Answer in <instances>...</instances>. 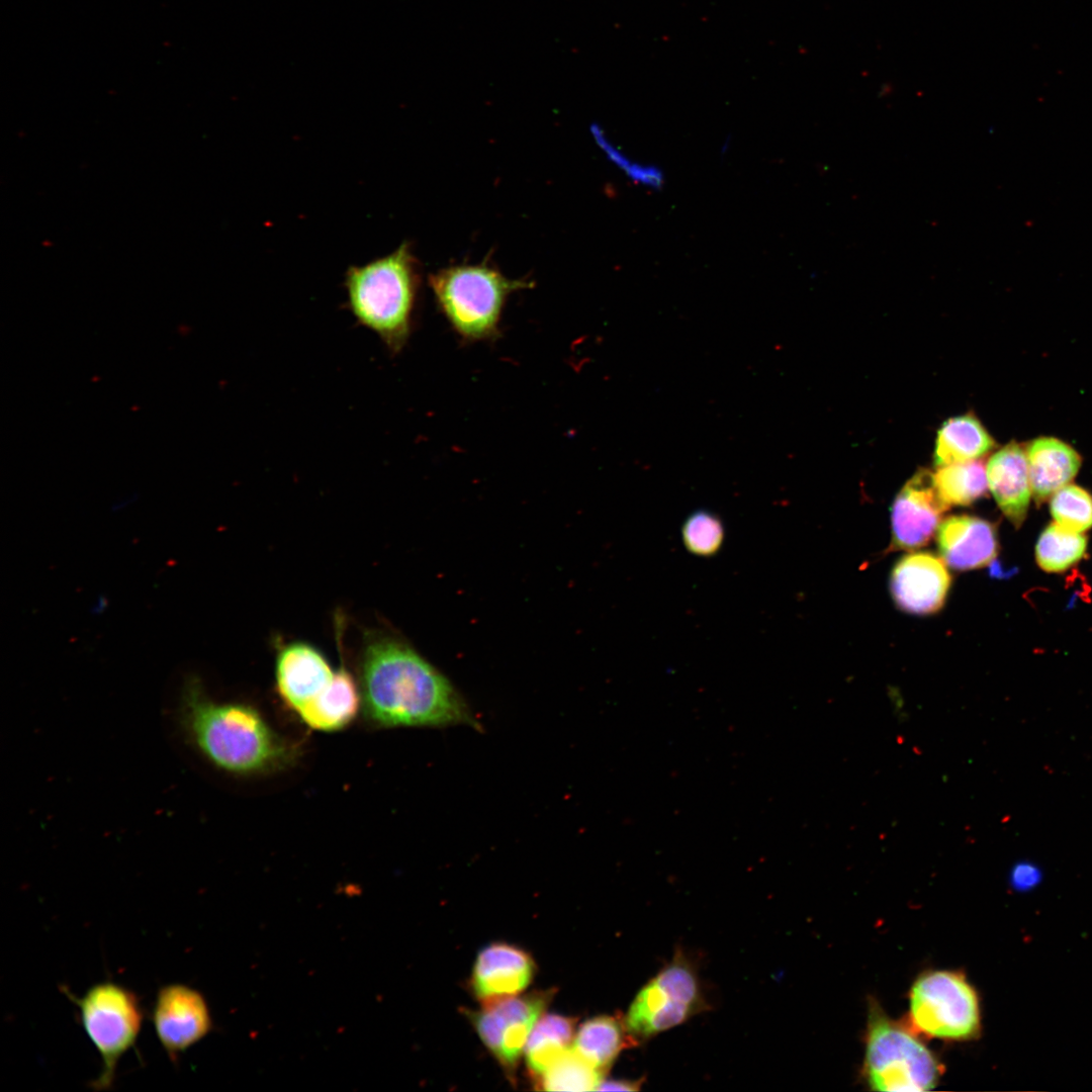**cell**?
Listing matches in <instances>:
<instances>
[{"mask_svg": "<svg viewBox=\"0 0 1092 1092\" xmlns=\"http://www.w3.org/2000/svg\"><path fill=\"white\" fill-rule=\"evenodd\" d=\"M359 687L362 712L374 726L480 727L451 681L394 634L373 631L366 635Z\"/></svg>", "mask_w": 1092, "mask_h": 1092, "instance_id": "1", "label": "cell"}, {"mask_svg": "<svg viewBox=\"0 0 1092 1092\" xmlns=\"http://www.w3.org/2000/svg\"><path fill=\"white\" fill-rule=\"evenodd\" d=\"M178 719L190 744L213 766L232 775L276 771L298 756L297 745L279 735L256 709L214 702L194 679L184 688Z\"/></svg>", "mask_w": 1092, "mask_h": 1092, "instance_id": "2", "label": "cell"}, {"mask_svg": "<svg viewBox=\"0 0 1092 1092\" xmlns=\"http://www.w3.org/2000/svg\"><path fill=\"white\" fill-rule=\"evenodd\" d=\"M417 261L407 243L345 275L348 307L395 355L405 346L419 289Z\"/></svg>", "mask_w": 1092, "mask_h": 1092, "instance_id": "3", "label": "cell"}, {"mask_svg": "<svg viewBox=\"0 0 1092 1092\" xmlns=\"http://www.w3.org/2000/svg\"><path fill=\"white\" fill-rule=\"evenodd\" d=\"M863 1071L872 1090L917 1092L933 1089L943 1067L914 1030L888 1017L873 1002L868 1016Z\"/></svg>", "mask_w": 1092, "mask_h": 1092, "instance_id": "4", "label": "cell"}, {"mask_svg": "<svg viewBox=\"0 0 1092 1092\" xmlns=\"http://www.w3.org/2000/svg\"><path fill=\"white\" fill-rule=\"evenodd\" d=\"M429 280L438 305L455 332L467 341L493 338L508 295L531 286L486 265L445 268Z\"/></svg>", "mask_w": 1092, "mask_h": 1092, "instance_id": "5", "label": "cell"}, {"mask_svg": "<svg viewBox=\"0 0 1092 1092\" xmlns=\"http://www.w3.org/2000/svg\"><path fill=\"white\" fill-rule=\"evenodd\" d=\"M77 1006L82 1026L101 1058V1070L90 1083L95 1091L110 1090L119 1060L139 1038L144 1012L139 997L130 989L112 982H99L78 997L64 988Z\"/></svg>", "mask_w": 1092, "mask_h": 1092, "instance_id": "6", "label": "cell"}, {"mask_svg": "<svg viewBox=\"0 0 1092 1092\" xmlns=\"http://www.w3.org/2000/svg\"><path fill=\"white\" fill-rule=\"evenodd\" d=\"M908 1021L912 1030L928 1037L977 1038L982 1028L978 993L960 972L927 971L910 989Z\"/></svg>", "mask_w": 1092, "mask_h": 1092, "instance_id": "7", "label": "cell"}, {"mask_svg": "<svg viewBox=\"0 0 1092 1092\" xmlns=\"http://www.w3.org/2000/svg\"><path fill=\"white\" fill-rule=\"evenodd\" d=\"M551 997L550 991L532 992L483 1004L482 1009L470 1013L479 1038L505 1069L512 1071L517 1066Z\"/></svg>", "mask_w": 1092, "mask_h": 1092, "instance_id": "8", "label": "cell"}, {"mask_svg": "<svg viewBox=\"0 0 1092 1092\" xmlns=\"http://www.w3.org/2000/svg\"><path fill=\"white\" fill-rule=\"evenodd\" d=\"M152 1022L160 1044L172 1062H177L212 1028L205 997L197 989L182 983H171L158 990Z\"/></svg>", "mask_w": 1092, "mask_h": 1092, "instance_id": "9", "label": "cell"}, {"mask_svg": "<svg viewBox=\"0 0 1092 1092\" xmlns=\"http://www.w3.org/2000/svg\"><path fill=\"white\" fill-rule=\"evenodd\" d=\"M948 509L938 494L933 472L918 470L893 500L892 548L914 550L926 545Z\"/></svg>", "mask_w": 1092, "mask_h": 1092, "instance_id": "10", "label": "cell"}, {"mask_svg": "<svg viewBox=\"0 0 1092 1092\" xmlns=\"http://www.w3.org/2000/svg\"><path fill=\"white\" fill-rule=\"evenodd\" d=\"M951 578L943 559L930 552L904 555L894 566L890 590L895 604L913 615L939 611L946 600Z\"/></svg>", "mask_w": 1092, "mask_h": 1092, "instance_id": "11", "label": "cell"}, {"mask_svg": "<svg viewBox=\"0 0 1092 1092\" xmlns=\"http://www.w3.org/2000/svg\"><path fill=\"white\" fill-rule=\"evenodd\" d=\"M533 959L525 950L503 942L484 947L474 963L470 986L483 1004L516 996L531 983Z\"/></svg>", "mask_w": 1092, "mask_h": 1092, "instance_id": "12", "label": "cell"}, {"mask_svg": "<svg viewBox=\"0 0 1092 1092\" xmlns=\"http://www.w3.org/2000/svg\"><path fill=\"white\" fill-rule=\"evenodd\" d=\"M334 672L325 655L305 642L286 644L276 656V689L283 702L294 712L316 698L329 685Z\"/></svg>", "mask_w": 1092, "mask_h": 1092, "instance_id": "13", "label": "cell"}, {"mask_svg": "<svg viewBox=\"0 0 1092 1092\" xmlns=\"http://www.w3.org/2000/svg\"><path fill=\"white\" fill-rule=\"evenodd\" d=\"M937 546L943 561L959 570L988 565L998 549L995 527L984 519L959 515L942 521L937 529Z\"/></svg>", "mask_w": 1092, "mask_h": 1092, "instance_id": "14", "label": "cell"}, {"mask_svg": "<svg viewBox=\"0 0 1092 1092\" xmlns=\"http://www.w3.org/2000/svg\"><path fill=\"white\" fill-rule=\"evenodd\" d=\"M988 487L1004 516L1016 527L1024 521L1032 495L1025 447L1010 442L986 465Z\"/></svg>", "mask_w": 1092, "mask_h": 1092, "instance_id": "15", "label": "cell"}, {"mask_svg": "<svg viewBox=\"0 0 1092 1092\" xmlns=\"http://www.w3.org/2000/svg\"><path fill=\"white\" fill-rule=\"evenodd\" d=\"M1032 494L1037 502L1069 484L1081 466V456L1066 442L1039 437L1025 446Z\"/></svg>", "mask_w": 1092, "mask_h": 1092, "instance_id": "16", "label": "cell"}, {"mask_svg": "<svg viewBox=\"0 0 1092 1092\" xmlns=\"http://www.w3.org/2000/svg\"><path fill=\"white\" fill-rule=\"evenodd\" d=\"M360 707V687L342 664L325 690L296 713L308 727L333 732L348 726Z\"/></svg>", "mask_w": 1092, "mask_h": 1092, "instance_id": "17", "label": "cell"}, {"mask_svg": "<svg viewBox=\"0 0 1092 1092\" xmlns=\"http://www.w3.org/2000/svg\"><path fill=\"white\" fill-rule=\"evenodd\" d=\"M697 1013L651 979L632 1001L624 1020L630 1033L640 1041L675 1027Z\"/></svg>", "mask_w": 1092, "mask_h": 1092, "instance_id": "18", "label": "cell"}, {"mask_svg": "<svg viewBox=\"0 0 1092 1092\" xmlns=\"http://www.w3.org/2000/svg\"><path fill=\"white\" fill-rule=\"evenodd\" d=\"M638 1043L628 1030L624 1017L599 1015L585 1020L579 1026L572 1048L606 1074L621 1052Z\"/></svg>", "mask_w": 1092, "mask_h": 1092, "instance_id": "19", "label": "cell"}, {"mask_svg": "<svg viewBox=\"0 0 1092 1092\" xmlns=\"http://www.w3.org/2000/svg\"><path fill=\"white\" fill-rule=\"evenodd\" d=\"M994 447L992 436L973 414L953 417L937 431L933 464L940 467L978 460Z\"/></svg>", "mask_w": 1092, "mask_h": 1092, "instance_id": "20", "label": "cell"}, {"mask_svg": "<svg viewBox=\"0 0 1092 1092\" xmlns=\"http://www.w3.org/2000/svg\"><path fill=\"white\" fill-rule=\"evenodd\" d=\"M575 1032L573 1018L546 1014L538 1019L525 1045L526 1064L536 1080L572 1048Z\"/></svg>", "mask_w": 1092, "mask_h": 1092, "instance_id": "21", "label": "cell"}, {"mask_svg": "<svg viewBox=\"0 0 1092 1092\" xmlns=\"http://www.w3.org/2000/svg\"><path fill=\"white\" fill-rule=\"evenodd\" d=\"M933 479L948 508L971 505L984 496L988 488L986 468L979 459L937 467Z\"/></svg>", "mask_w": 1092, "mask_h": 1092, "instance_id": "22", "label": "cell"}, {"mask_svg": "<svg viewBox=\"0 0 1092 1092\" xmlns=\"http://www.w3.org/2000/svg\"><path fill=\"white\" fill-rule=\"evenodd\" d=\"M1087 539L1059 524H1051L1040 534L1035 546L1036 562L1046 572H1062L1085 554Z\"/></svg>", "mask_w": 1092, "mask_h": 1092, "instance_id": "23", "label": "cell"}, {"mask_svg": "<svg viewBox=\"0 0 1092 1092\" xmlns=\"http://www.w3.org/2000/svg\"><path fill=\"white\" fill-rule=\"evenodd\" d=\"M604 1075L571 1048L537 1079V1085L546 1091H590L598 1089Z\"/></svg>", "mask_w": 1092, "mask_h": 1092, "instance_id": "24", "label": "cell"}, {"mask_svg": "<svg viewBox=\"0 0 1092 1092\" xmlns=\"http://www.w3.org/2000/svg\"><path fill=\"white\" fill-rule=\"evenodd\" d=\"M1051 514L1068 530L1087 531L1092 527V495L1081 486L1067 484L1053 494Z\"/></svg>", "mask_w": 1092, "mask_h": 1092, "instance_id": "25", "label": "cell"}, {"mask_svg": "<svg viewBox=\"0 0 1092 1092\" xmlns=\"http://www.w3.org/2000/svg\"><path fill=\"white\" fill-rule=\"evenodd\" d=\"M681 536L689 551L701 556H710L720 549L724 529L719 518L712 513L698 511L686 520L681 528Z\"/></svg>", "mask_w": 1092, "mask_h": 1092, "instance_id": "26", "label": "cell"}, {"mask_svg": "<svg viewBox=\"0 0 1092 1092\" xmlns=\"http://www.w3.org/2000/svg\"><path fill=\"white\" fill-rule=\"evenodd\" d=\"M594 136L598 145L624 174L635 184L652 189H661L665 177L662 169L651 163L633 160L615 147L604 134L600 127H593Z\"/></svg>", "mask_w": 1092, "mask_h": 1092, "instance_id": "27", "label": "cell"}, {"mask_svg": "<svg viewBox=\"0 0 1092 1092\" xmlns=\"http://www.w3.org/2000/svg\"><path fill=\"white\" fill-rule=\"evenodd\" d=\"M1040 876V871L1035 864L1021 861L1012 868L1010 882L1014 888L1026 890L1035 886L1039 882Z\"/></svg>", "mask_w": 1092, "mask_h": 1092, "instance_id": "28", "label": "cell"}, {"mask_svg": "<svg viewBox=\"0 0 1092 1092\" xmlns=\"http://www.w3.org/2000/svg\"><path fill=\"white\" fill-rule=\"evenodd\" d=\"M641 1083L640 1080H603L597 1090L637 1091L640 1088Z\"/></svg>", "mask_w": 1092, "mask_h": 1092, "instance_id": "29", "label": "cell"}]
</instances>
